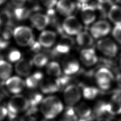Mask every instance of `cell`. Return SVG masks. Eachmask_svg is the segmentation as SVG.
Instances as JSON below:
<instances>
[{
  "instance_id": "obj_11",
  "label": "cell",
  "mask_w": 121,
  "mask_h": 121,
  "mask_svg": "<svg viewBox=\"0 0 121 121\" xmlns=\"http://www.w3.org/2000/svg\"><path fill=\"white\" fill-rule=\"evenodd\" d=\"M108 113L111 116L121 114V92H116L107 103Z\"/></svg>"
},
{
  "instance_id": "obj_8",
  "label": "cell",
  "mask_w": 121,
  "mask_h": 121,
  "mask_svg": "<svg viewBox=\"0 0 121 121\" xmlns=\"http://www.w3.org/2000/svg\"><path fill=\"white\" fill-rule=\"evenodd\" d=\"M111 27L106 20H99L92 25L90 28L91 34L93 38L100 39L106 36L110 32Z\"/></svg>"
},
{
  "instance_id": "obj_31",
  "label": "cell",
  "mask_w": 121,
  "mask_h": 121,
  "mask_svg": "<svg viewBox=\"0 0 121 121\" xmlns=\"http://www.w3.org/2000/svg\"><path fill=\"white\" fill-rule=\"evenodd\" d=\"M112 35L114 39L121 44V24L116 25L112 30Z\"/></svg>"
},
{
  "instance_id": "obj_47",
  "label": "cell",
  "mask_w": 121,
  "mask_h": 121,
  "mask_svg": "<svg viewBox=\"0 0 121 121\" xmlns=\"http://www.w3.org/2000/svg\"><path fill=\"white\" fill-rule=\"evenodd\" d=\"M0 56H1V48H0Z\"/></svg>"
},
{
  "instance_id": "obj_1",
  "label": "cell",
  "mask_w": 121,
  "mask_h": 121,
  "mask_svg": "<svg viewBox=\"0 0 121 121\" xmlns=\"http://www.w3.org/2000/svg\"><path fill=\"white\" fill-rule=\"evenodd\" d=\"M64 110V105L58 98L49 96L44 99L41 104L40 111L45 120L55 118Z\"/></svg>"
},
{
  "instance_id": "obj_39",
  "label": "cell",
  "mask_w": 121,
  "mask_h": 121,
  "mask_svg": "<svg viewBox=\"0 0 121 121\" xmlns=\"http://www.w3.org/2000/svg\"><path fill=\"white\" fill-rule=\"evenodd\" d=\"M97 1L99 3L104 4H108L112 2V0H97Z\"/></svg>"
},
{
  "instance_id": "obj_2",
  "label": "cell",
  "mask_w": 121,
  "mask_h": 121,
  "mask_svg": "<svg viewBox=\"0 0 121 121\" xmlns=\"http://www.w3.org/2000/svg\"><path fill=\"white\" fill-rule=\"evenodd\" d=\"M94 77L97 87L103 91L108 90L115 80V76L112 71L104 66L96 71L94 74Z\"/></svg>"
},
{
  "instance_id": "obj_10",
  "label": "cell",
  "mask_w": 121,
  "mask_h": 121,
  "mask_svg": "<svg viewBox=\"0 0 121 121\" xmlns=\"http://www.w3.org/2000/svg\"><path fill=\"white\" fill-rule=\"evenodd\" d=\"M81 62L87 67L95 65L99 61L95 51L92 48H84L80 52Z\"/></svg>"
},
{
  "instance_id": "obj_5",
  "label": "cell",
  "mask_w": 121,
  "mask_h": 121,
  "mask_svg": "<svg viewBox=\"0 0 121 121\" xmlns=\"http://www.w3.org/2000/svg\"><path fill=\"white\" fill-rule=\"evenodd\" d=\"M82 96V90L80 86L70 84L64 89V98L66 105L73 107L78 104Z\"/></svg>"
},
{
  "instance_id": "obj_29",
  "label": "cell",
  "mask_w": 121,
  "mask_h": 121,
  "mask_svg": "<svg viewBox=\"0 0 121 121\" xmlns=\"http://www.w3.org/2000/svg\"><path fill=\"white\" fill-rule=\"evenodd\" d=\"M30 107H37L38 105L41 104L43 100V96L39 92H33L30 94L28 98Z\"/></svg>"
},
{
  "instance_id": "obj_20",
  "label": "cell",
  "mask_w": 121,
  "mask_h": 121,
  "mask_svg": "<svg viewBox=\"0 0 121 121\" xmlns=\"http://www.w3.org/2000/svg\"><path fill=\"white\" fill-rule=\"evenodd\" d=\"M81 90H82V95L85 99L89 100H92L95 99L101 93L100 90L98 87H95L93 86H88L80 84Z\"/></svg>"
},
{
  "instance_id": "obj_18",
  "label": "cell",
  "mask_w": 121,
  "mask_h": 121,
  "mask_svg": "<svg viewBox=\"0 0 121 121\" xmlns=\"http://www.w3.org/2000/svg\"><path fill=\"white\" fill-rule=\"evenodd\" d=\"M56 6L58 12L66 17L70 16L75 9V4L71 0H59Z\"/></svg>"
},
{
  "instance_id": "obj_40",
  "label": "cell",
  "mask_w": 121,
  "mask_h": 121,
  "mask_svg": "<svg viewBox=\"0 0 121 121\" xmlns=\"http://www.w3.org/2000/svg\"><path fill=\"white\" fill-rule=\"evenodd\" d=\"M96 121H112L109 118L106 117H101L97 118Z\"/></svg>"
},
{
  "instance_id": "obj_43",
  "label": "cell",
  "mask_w": 121,
  "mask_h": 121,
  "mask_svg": "<svg viewBox=\"0 0 121 121\" xmlns=\"http://www.w3.org/2000/svg\"><path fill=\"white\" fill-rule=\"evenodd\" d=\"M78 121H90L89 120H87V119L80 118V119H78Z\"/></svg>"
},
{
  "instance_id": "obj_7",
  "label": "cell",
  "mask_w": 121,
  "mask_h": 121,
  "mask_svg": "<svg viewBox=\"0 0 121 121\" xmlns=\"http://www.w3.org/2000/svg\"><path fill=\"white\" fill-rule=\"evenodd\" d=\"M62 28L67 34L77 35L82 30V25L80 21L74 16L67 17L62 24Z\"/></svg>"
},
{
  "instance_id": "obj_19",
  "label": "cell",
  "mask_w": 121,
  "mask_h": 121,
  "mask_svg": "<svg viewBox=\"0 0 121 121\" xmlns=\"http://www.w3.org/2000/svg\"><path fill=\"white\" fill-rule=\"evenodd\" d=\"M75 112L80 118L87 119L90 121H93L92 118V109L89 105L85 103H81L77 105L74 108Z\"/></svg>"
},
{
  "instance_id": "obj_34",
  "label": "cell",
  "mask_w": 121,
  "mask_h": 121,
  "mask_svg": "<svg viewBox=\"0 0 121 121\" xmlns=\"http://www.w3.org/2000/svg\"><path fill=\"white\" fill-rule=\"evenodd\" d=\"M8 118L9 121H25L23 117H20L17 115V114L12 113L8 112Z\"/></svg>"
},
{
  "instance_id": "obj_33",
  "label": "cell",
  "mask_w": 121,
  "mask_h": 121,
  "mask_svg": "<svg viewBox=\"0 0 121 121\" xmlns=\"http://www.w3.org/2000/svg\"><path fill=\"white\" fill-rule=\"evenodd\" d=\"M17 10L16 11V14L17 17L19 19H23L25 18L27 16V12L26 10H25L23 7L17 8Z\"/></svg>"
},
{
  "instance_id": "obj_28",
  "label": "cell",
  "mask_w": 121,
  "mask_h": 121,
  "mask_svg": "<svg viewBox=\"0 0 121 121\" xmlns=\"http://www.w3.org/2000/svg\"><path fill=\"white\" fill-rule=\"evenodd\" d=\"M78 116L77 115L74 108L68 106L59 121H78Z\"/></svg>"
},
{
  "instance_id": "obj_46",
  "label": "cell",
  "mask_w": 121,
  "mask_h": 121,
  "mask_svg": "<svg viewBox=\"0 0 121 121\" xmlns=\"http://www.w3.org/2000/svg\"><path fill=\"white\" fill-rule=\"evenodd\" d=\"M117 121H121V117H120V118L118 119V120Z\"/></svg>"
},
{
  "instance_id": "obj_36",
  "label": "cell",
  "mask_w": 121,
  "mask_h": 121,
  "mask_svg": "<svg viewBox=\"0 0 121 121\" xmlns=\"http://www.w3.org/2000/svg\"><path fill=\"white\" fill-rule=\"evenodd\" d=\"M8 111L7 108L0 105V121L3 120L8 116Z\"/></svg>"
},
{
  "instance_id": "obj_45",
  "label": "cell",
  "mask_w": 121,
  "mask_h": 121,
  "mask_svg": "<svg viewBox=\"0 0 121 121\" xmlns=\"http://www.w3.org/2000/svg\"><path fill=\"white\" fill-rule=\"evenodd\" d=\"M116 1L118 3H119L121 4V0H116Z\"/></svg>"
},
{
  "instance_id": "obj_32",
  "label": "cell",
  "mask_w": 121,
  "mask_h": 121,
  "mask_svg": "<svg viewBox=\"0 0 121 121\" xmlns=\"http://www.w3.org/2000/svg\"><path fill=\"white\" fill-rule=\"evenodd\" d=\"M5 86V82L3 81H0V100L5 98L9 95V91Z\"/></svg>"
},
{
  "instance_id": "obj_15",
  "label": "cell",
  "mask_w": 121,
  "mask_h": 121,
  "mask_svg": "<svg viewBox=\"0 0 121 121\" xmlns=\"http://www.w3.org/2000/svg\"><path fill=\"white\" fill-rule=\"evenodd\" d=\"M62 69L64 74L71 76L78 73L80 70V64L74 58H66L62 62Z\"/></svg>"
},
{
  "instance_id": "obj_23",
  "label": "cell",
  "mask_w": 121,
  "mask_h": 121,
  "mask_svg": "<svg viewBox=\"0 0 121 121\" xmlns=\"http://www.w3.org/2000/svg\"><path fill=\"white\" fill-rule=\"evenodd\" d=\"M106 115H109L107 110V103L104 101H99L95 104L92 110V118L94 120L95 118L105 117Z\"/></svg>"
},
{
  "instance_id": "obj_37",
  "label": "cell",
  "mask_w": 121,
  "mask_h": 121,
  "mask_svg": "<svg viewBox=\"0 0 121 121\" xmlns=\"http://www.w3.org/2000/svg\"><path fill=\"white\" fill-rule=\"evenodd\" d=\"M44 5L48 8H52L53 5L57 4V0H43Z\"/></svg>"
},
{
  "instance_id": "obj_25",
  "label": "cell",
  "mask_w": 121,
  "mask_h": 121,
  "mask_svg": "<svg viewBox=\"0 0 121 121\" xmlns=\"http://www.w3.org/2000/svg\"><path fill=\"white\" fill-rule=\"evenodd\" d=\"M12 72V67L9 62L0 59V80L5 81L10 78Z\"/></svg>"
},
{
  "instance_id": "obj_6",
  "label": "cell",
  "mask_w": 121,
  "mask_h": 121,
  "mask_svg": "<svg viewBox=\"0 0 121 121\" xmlns=\"http://www.w3.org/2000/svg\"><path fill=\"white\" fill-rule=\"evenodd\" d=\"M98 50L103 55L108 58H114L118 53V49L114 41L109 38L100 39L97 44Z\"/></svg>"
},
{
  "instance_id": "obj_9",
  "label": "cell",
  "mask_w": 121,
  "mask_h": 121,
  "mask_svg": "<svg viewBox=\"0 0 121 121\" xmlns=\"http://www.w3.org/2000/svg\"><path fill=\"white\" fill-rule=\"evenodd\" d=\"M5 87L10 93L17 95L23 91L26 86L25 81L18 76H13L5 82Z\"/></svg>"
},
{
  "instance_id": "obj_30",
  "label": "cell",
  "mask_w": 121,
  "mask_h": 121,
  "mask_svg": "<svg viewBox=\"0 0 121 121\" xmlns=\"http://www.w3.org/2000/svg\"><path fill=\"white\" fill-rule=\"evenodd\" d=\"M8 59L11 62H18L22 58V53L16 49H13L10 52L8 55Z\"/></svg>"
},
{
  "instance_id": "obj_21",
  "label": "cell",
  "mask_w": 121,
  "mask_h": 121,
  "mask_svg": "<svg viewBox=\"0 0 121 121\" xmlns=\"http://www.w3.org/2000/svg\"><path fill=\"white\" fill-rule=\"evenodd\" d=\"M76 42L81 47L90 48L93 44V37L86 31H81L77 35Z\"/></svg>"
},
{
  "instance_id": "obj_13",
  "label": "cell",
  "mask_w": 121,
  "mask_h": 121,
  "mask_svg": "<svg viewBox=\"0 0 121 121\" xmlns=\"http://www.w3.org/2000/svg\"><path fill=\"white\" fill-rule=\"evenodd\" d=\"M39 87L41 91L45 94L53 93L61 90L57 78H44Z\"/></svg>"
},
{
  "instance_id": "obj_24",
  "label": "cell",
  "mask_w": 121,
  "mask_h": 121,
  "mask_svg": "<svg viewBox=\"0 0 121 121\" xmlns=\"http://www.w3.org/2000/svg\"><path fill=\"white\" fill-rule=\"evenodd\" d=\"M107 14L109 19L114 24H121V6L112 5Z\"/></svg>"
},
{
  "instance_id": "obj_16",
  "label": "cell",
  "mask_w": 121,
  "mask_h": 121,
  "mask_svg": "<svg viewBox=\"0 0 121 121\" xmlns=\"http://www.w3.org/2000/svg\"><path fill=\"white\" fill-rule=\"evenodd\" d=\"M32 60L21 59L15 66V70L19 75L28 76L30 74L33 67Z\"/></svg>"
},
{
  "instance_id": "obj_22",
  "label": "cell",
  "mask_w": 121,
  "mask_h": 121,
  "mask_svg": "<svg viewBox=\"0 0 121 121\" xmlns=\"http://www.w3.org/2000/svg\"><path fill=\"white\" fill-rule=\"evenodd\" d=\"M44 75L41 72H36L31 75L25 81L26 86L28 89H33L39 86L42 81L43 80Z\"/></svg>"
},
{
  "instance_id": "obj_4",
  "label": "cell",
  "mask_w": 121,
  "mask_h": 121,
  "mask_svg": "<svg viewBox=\"0 0 121 121\" xmlns=\"http://www.w3.org/2000/svg\"><path fill=\"white\" fill-rule=\"evenodd\" d=\"M30 107L28 98L20 95H16L11 97L8 103V111L17 114L21 112H26Z\"/></svg>"
},
{
  "instance_id": "obj_27",
  "label": "cell",
  "mask_w": 121,
  "mask_h": 121,
  "mask_svg": "<svg viewBox=\"0 0 121 121\" xmlns=\"http://www.w3.org/2000/svg\"><path fill=\"white\" fill-rule=\"evenodd\" d=\"M32 61L33 64L37 67H43L47 65L49 61V57L46 53H37L33 57Z\"/></svg>"
},
{
  "instance_id": "obj_41",
  "label": "cell",
  "mask_w": 121,
  "mask_h": 121,
  "mask_svg": "<svg viewBox=\"0 0 121 121\" xmlns=\"http://www.w3.org/2000/svg\"><path fill=\"white\" fill-rule=\"evenodd\" d=\"M90 1V0H78V2L80 3V4L82 5L83 4H87V3Z\"/></svg>"
},
{
  "instance_id": "obj_3",
  "label": "cell",
  "mask_w": 121,
  "mask_h": 121,
  "mask_svg": "<svg viewBox=\"0 0 121 121\" xmlns=\"http://www.w3.org/2000/svg\"><path fill=\"white\" fill-rule=\"evenodd\" d=\"M14 40L21 47H30L34 42V35L31 28L25 26H20L13 32Z\"/></svg>"
},
{
  "instance_id": "obj_44",
  "label": "cell",
  "mask_w": 121,
  "mask_h": 121,
  "mask_svg": "<svg viewBox=\"0 0 121 121\" xmlns=\"http://www.w3.org/2000/svg\"><path fill=\"white\" fill-rule=\"evenodd\" d=\"M120 61V62H119V66H120V68L121 69V57L120 59V61Z\"/></svg>"
},
{
  "instance_id": "obj_26",
  "label": "cell",
  "mask_w": 121,
  "mask_h": 121,
  "mask_svg": "<svg viewBox=\"0 0 121 121\" xmlns=\"http://www.w3.org/2000/svg\"><path fill=\"white\" fill-rule=\"evenodd\" d=\"M47 73L49 75L58 78L61 75V69L59 63L56 61H51L47 64Z\"/></svg>"
},
{
  "instance_id": "obj_38",
  "label": "cell",
  "mask_w": 121,
  "mask_h": 121,
  "mask_svg": "<svg viewBox=\"0 0 121 121\" xmlns=\"http://www.w3.org/2000/svg\"><path fill=\"white\" fill-rule=\"evenodd\" d=\"M115 79L118 86L121 87V73L117 74Z\"/></svg>"
},
{
  "instance_id": "obj_14",
  "label": "cell",
  "mask_w": 121,
  "mask_h": 121,
  "mask_svg": "<svg viewBox=\"0 0 121 121\" xmlns=\"http://www.w3.org/2000/svg\"><path fill=\"white\" fill-rule=\"evenodd\" d=\"M57 39V34L52 30H44L39 35V43L44 48H50L55 44Z\"/></svg>"
},
{
  "instance_id": "obj_12",
  "label": "cell",
  "mask_w": 121,
  "mask_h": 121,
  "mask_svg": "<svg viewBox=\"0 0 121 121\" xmlns=\"http://www.w3.org/2000/svg\"><path fill=\"white\" fill-rule=\"evenodd\" d=\"M81 16L83 24L86 26H89L95 20L97 17L96 9L94 6L87 4L82 5Z\"/></svg>"
},
{
  "instance_id": "obj_17",
  "label": "cell",
  "mask_w": 121,
  "mask_h": 121,
  "mask_svg": "<svg viewBox=\"0 0 121 121\" xmlns=\"http://www.w3.org/2000/svg\"><path fill=\"white\" fill-rule=\"evenodd\" d=\"M30 22L34 27L39 30H43L50 23V19L43 13H35L30 17Z\"/></svg>"
},
{
  "instance_id": "obj_35",
  "label": "cell",
  "mask_w": 121,
  "mask_h": 121,
  "mask_svg": "<svg viewBox=\"0 0 121 121\" xmlns=\"http://www.w3.org/2000/svg\"><path fill=\"white\" fill-rule=\"evenodd\" d=\"M12 4L17 8H19L24 7L25 4L27 0H10Z\"/></svg>"
},
{
  "instance_id": "obj_42",
  "label": "cell",
  "mask_w": 121,
  "mask_h": 121,
  "mask_svg": "<svg viewBox=\"0 0 121 121\" xmlns=\"http://www.w3.org/2000/svg\"><path fill=\"white\" fill-rule=\"evenodd\" d=\"M6 1H7V0H0V5H2Z\"/></svg>"
}]
</instances>
